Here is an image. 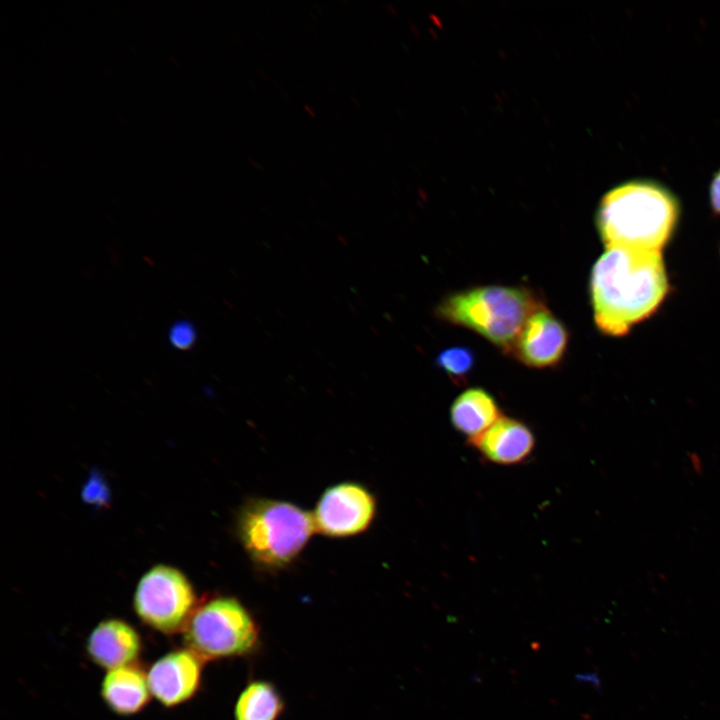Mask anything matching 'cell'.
I'll list each match as a JSON object with an SVG mask.
<instances>
[{
	"label": "cell",
	"mask_w": 720,
	"mask_h": 720,
	"mask_svg": "<svg viewBox=\"0 0 720 720\" xmlns=\"http://www.w3.org/2000/svg\"><path fill=\"white\" fill-rule=\"evenodd\" d=\"M171 344L180 350L190 349L196 341V331L188 321L176 322L169 331Z\"/></svg>",
	"instance_id": "2e32d148"
},
{
	"label": "cell",
	"mask_w": 720,
	"mask_h": 720,
	"mask_svg": "<svg viewBox=\"0 0 720 720\" xmlns=\"http://www.w3.org/2000/svg\"><path fill=\"white\" fill-rule=\"evenodd\" d=\"M470 442L487 460L511 465L524 461L531 454L535 438L529 427L521 421L500 417L485 432L470 439Z\"/></svg>",
	"instance_id": "8fae6325"
},
{
	"label": "cell",
	"mask_w": 720,
	"mask_h": 720,
	"mask_svg": "<svg viewBox=\"0 0 720 720\" xmlns=\"http://www.w3.org/2000/svg\"><path fill=\"white\" fill-rule=\"evenodd\" d=\"M237 529L249 557L268 569L291 563L316 531L308 512L292 503L267 499L247 503Z\"/></svg>",
	"instance_id": "277c9868"
},
{
	"label": "cell",
	"mask_w": 720,
	"mask_h": 720,
	"mask_svg": "<svg viewBox=\"0 0 720 720\" xmlns=\"http://www.w3.org/2000/svg\"><path fill=\"white\" fill-rule=\"evenodd\" d=\"M100 694L106 706L121 716L141 712L152 696L147 672L136 663L108 670Z\"/></svg>",
	"instance_id": "7c38bea8"
},
{
	"label": "cell",
	"mask_w": 720,
	"mask_h": 720,
	"mask_svg": "<svg viewBox=\"0 0 720 720\" xmlns=\"http://www.w3.org/2000/svg\"><path fill=\"white\" fill-rule=\"evenodd\" d=\"M568 339L564 324L543 305L528 317L508 353L530 367H551L563 358Z\"/></svg>",
	"instance_id": "9c48e42d"
},
{
	"label": "cell",
	"mask_w": 720,
	"mask_h": 720,
	"mask_svg": "<svg viewBox=\"0 0 720 720\" xmlns=\"http://www.w3.org/2000/svg\"><path fill=\"white\" fill-rule=\"evenodd\" d=\"M85 650L94 664L108 671L136 663L142 651V639L126 621L108 618L91 630Z\"/></svg>",
	"instance_id": "30bf717a"
},
{
	"label": "cell",
	"mask_w": 720,
	"mask_h": 720,
	"mask_svg": "<svg viewBox=\"0 0 720 720\" xmlns=\"http://www.w3.org/2000/svg\"><path fill=\"white\" fill-rule=\"evenodd\" d=\"M284 708V700L273 683L253 680L237 697L234 720H278Z\"/></svg>",
	"instance_id": "5bb4252c"
},
{
	"label": "cell",
	"mask_w": 720,
	"mask_h": 720,
	"mask_svg": "<svg viewBox=\"0 0 720 720\" xmlns=\"http://www.w3.org/2000/svg\"><path fill=\"white\" fill-rule=\"evenodd\" d=\"M376 502L362 485L344 482L328 488L312 514L315 530L329 537L353 536L374 518Z\"/></svg>",
	"instance_id": "52a82bcc"
},
{
	"label": "cell",
	"mask_w": 720,
	"mask_h": 720,
	"mask_svg": "<svg viewBox=\"0 0 720 720\" xmlns=\"http://www.w3.org/2000/svg\"><path fill=\"white\" fill-rule=\"evenodd\" d=\"M197 605L190 581L181 571L167 565L149 569L139 580L133 596L138 618L166 635L182 632Z\"/></svg>",
	"instance_id": "8992f818"
},
{
	"label": "cell",
	"mask_w": 720,
	"mask_h": 720,
	"mask_svg": "<svg viewBox=\"0 0 720 720\" xmlns=\"http://www.w3.org/2000/svg\"><path fill=\"white\" fill-rule=\"evenodd\" d=\"M541 306L543 303L526 288L491 285L446 297L436 314L474 330L508 352L528 317Z\"/></svg>",
	"instance_id": "3957f363"
},
{
	"label": "cell",
	"mask_w": 720,
	"mask_h": 720,
	"mask_svg": "<svg viewBox=\"0 0 720 720\" xmlns=\"http://www.w3.org/2000/svg\"><path fill=\"white\" fill-rule=\"evenodd\" d=\"M475 357L466 346H452L442 350L437 358V366L456 384L464 383L472 371Z\"/></svg>",
	"instance_id": "9a60e30c"
},
{
	"label": "cell",
	"mask_w": 720,
	"mask_h": 720,
	"mask_svg": "<svg viewBox=\"0 0 720 720\" xmlns=\"http://www.w3.org/2000/svg\"><path fill=\"white\" fill-rule=\"evenodd\" d=\"M670 286L660 251L608 247L590 279L594 321L608 336H623L650 317Z\"/></svg>",
	"instance_id": "6da1fadb"
},
{
	"label": "cell",
	"mask_w": 720,
	"mask_h": 720,
	"mask_svg": "<svg viewBox=\"0 0 720 720\" xmlns=\"http://www.w3.org/2000/svg\"><path fill=\"white\" fill-rule=\"evenodd\" d=\"M679 203L664 186L649 180L620 184L601 199L597 226L606 248L660 251L679 219Z\"/></svg>",
	"instance_id": "7a4b0ae2"
},
{
	"label": "cell",
	"mask_w": 720,
	"mask_h": 720,
	"mask_svg": "<svg viewBox=\"0 0 720 720\" xmlns=\"http://www.w3.org/2000/svg\"><path fill=\"white\" fill-rule=\"evenodd\" d=\"M709 195L712 210L715 214L720 215V169L712 179Z\"/></svg>",
	"instance_id": "e0dca14e"
},
{
	"label": "cell",
	"mask_w": 720,
	"mask_h": 720,
	"mask_svg": "<svg viewBox=\"0 0 720 720\" xmlns=\"http://www.w3.org/2000/svg\"><path fill=\"white\" fill-rule=\"evenodd\" d=\"M304 108H305L306 111H308V113H309L310 115H313V116L315 115L314 110L311 109L309 106H304Z\"/></svg>",
	"instance_id": "ac0fdd59"
},
{
	"label": "cell",
	"mask_w": 720,
	"mask_h": 720,
	"mask_svg": "<svg viewBox=\"0 0 720 720\" xmlns=\"http://www.w3.org/2000/svg\"><path fill=\"white\" fill-rule=\"evenodd\" d=\"M182 633L186 648L204 662L248 656L260 642L256 619L231 596L198 604Z\"/></svg>",
	"instance_id": "5b68a950"
},
{
	"label": "cell",
	"mask_w": 720,
	"mask_h": 720,
	"mask_svg": "<svg viewBox=\"0 0 720 720\" xmlns=\"http://www.w3.org/2000/svg\"><path fill=\"white\" fill-rule=\"evenodd\" d=\"M500 418L495 399L482 388H470L452 403L450 419L459 432L473 439L485 432Z\"/></svg>",
	"instance_id": "4fadbf2b"
},
{
	"label": "cell",
	"mask_w": 720,
	"mask_h": 720,
	"mask_svg": "<svg viewBox=\"0 0 720 720\" xmlns=\"http://www.w3.org/2000/svg\"><path fill=\"white\" fill-rule=\"evenodd\" d=\"M204 663L186 647L163 655L147 671L152 697L167 708L189 701L201 687Z\"/></svg>",
	"instance_id": "ba28073f"
}]
</instances>
